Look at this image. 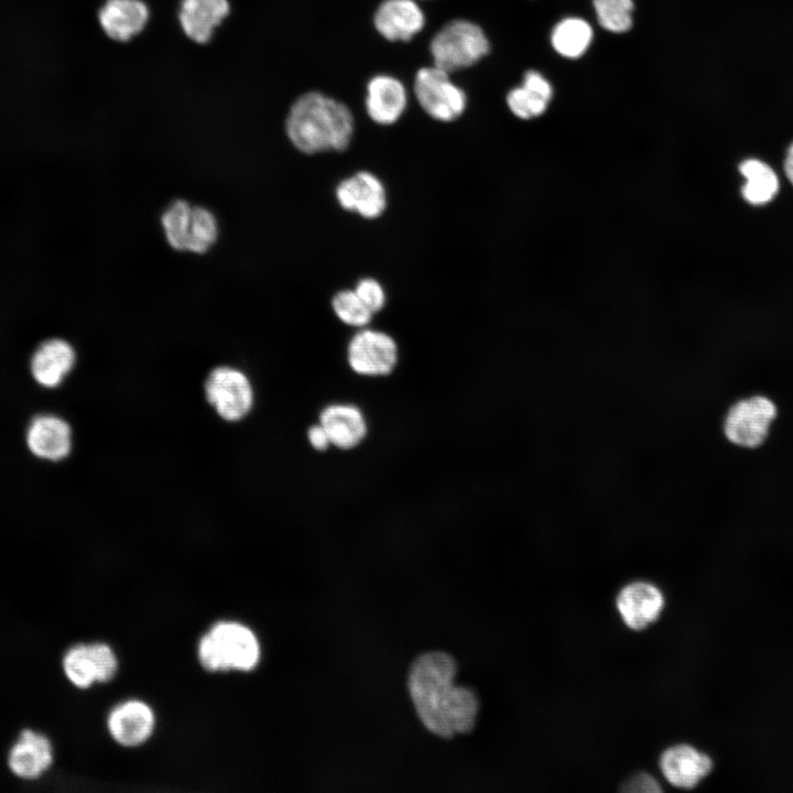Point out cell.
<instances>
[{
	"mask_svg": "<svg viewBox=\"0 0 793 793\" xmlns=\"http://www.w3.org/2000/svg\"><path fill=\"white\" fill-rule=\"evenodd\" d=\"M354 290L373 314L379 313L385 306V290L378 280L370 276L362 278L356 283Z\"/></svg>",
	"mask_w": 793,
	"mask_h": 793,
	"instance_id": "28",
	"label": "cell"
},
{
	"mask_svg": "<svg viewBox=\"0 0 793 793\" xmlns=\"http://www.w3.org/2000/svg\"><path fill=\"white\" fill-rule=\"evenodd\" d=\"M664 606L661 590L647 582H634L624 586L618 597V611L624 623L641 630L655 621Z\"/></svg>",
	"mask_w": 793,
	"mask_h": 793,
	"instance_id": "12",
	"label": "cell"
},
{
	"mask_svg": "<svg viewBox=\"0 0 793 793\" xmlns=\"http://www.w3.org/2000/svg\"><path fill=\"white\" fill-rule=\"evenodd\" d=\"M446 70L433 66L421 68L415 76L414 91L420 106L433 119L450 122L465 110V93L456 86Z\"/></svg>",
	"mask_w": 793,
	"mask_h": 793,
	"instance_id": "8",
	"label": "cell"
},
{
	"mask_svg": "<svg viewBox=\"0 0 793 793\" xmlns=\"http://www.w3.org/2000/svg\"><path fill=\"white\" fill-rule=\"evenodd\" d=\"M162 227L167 242L176 250L203 253L216 241L218 225L206 208L176 200L162 216Z\"/></svg>",
	"mask_w": 793,
	"mask_h": 793,
	"instance_id": "5",
	"label": "cell"
},
{
	"mask_svg": "<svg viewBox=\"0 0 793 793\" xmlns=\"http://www.w3.org/2000/svg\"><path fill=\"white\" fill-rule=\"evenodd\" d=\"M335 198L344 210L368 220L381 217L388 206L387 188L370 171H358L343 178L336 185Z\"/></svg>",
	"mask_w": 793,
	"mask_h": 793,
	"instance_id": "10",
	"label": "cell"
},
{
	"mask_svg": "<svg viewBox=\"0 0 793 793\" xmlns=\"http://www.w3.org/2000/svg\"><path fill=\"white\" fill-rule=\"evenodd\" d=\"M600 25L613 33L628 31L632 24V0H594Z\"/></svg>",
	"mask_w": 793,
	"mask_h": 793,
	"instance_id": "27",
	"label": "cell"
},
{
	"mask_svg": "<svg viewBox=\"0 0 793 793\" xmlns=\"http://www.w3.org/2000/svg\"><path fill=\"white\" fill-rule=\"evenodd\" d=\"M205 394L226 421L245 417L253 404V391L247 376L231 367L214 369L205 382Z\"/></svg>",
	"mask_w": 793,
	"mask_h": 793,
	"instance_id": "9",
	"label": "cell"
},
{
	"mask_svg": "<svg viewBox=\"0 0 793 793\" xmlns=\"http://www.w3.org/2000/svg\"><path fill=\"white\" fill-rule=\"evenodd\" d=\"M738 171L745 180L740 193L748 204L765 205L778 194L779 177L764 161L754 157L745 159L739 163Z\"/></svg>",
	"mask_w": 793,
	"mask_h": 793,
	"instance_id": "23",
	"label": "cell"
},
{
	"mask_svg": "<svg viewBox=\"0 0 793 793\" xmlns=\"http://www.w3.org/2000/svg\"><path fill=\"white\" fill-rule=\"evenodd\" d=\"M198 656L208 671H250L259 662L260 647L256 634L248 627L220 621L200 639Z\"/></svg>",
	"mask_w": 793,
	"mask_h": 793,
	"instance_id": "3",
	"label": "cell"
},
{
	"mask_svg": "<svg viewBox=\"0 0 793 793\" xmlns=\"http://www.w3.org/2000/svg\"><path fill=\"white\" fill-rule=\"evenodd\" d=\"M405 106L406 93L399 79L378 75L368 83L366 110L376 123L389 126L397 122Z\"/></svg>",
	"mask_w": 793,
	"mask_h": 793,
	"instance_id": "18",
	"label": "cell"
},
{
	"mask_svg": "<svg viewBox=\"0 0 793 793\" xmlns=\"http://www.w3.org/2000/svg\"><path fill=\"white\" fill-rule=\"evenodd\" d=\"M373 23L389 41H409L425 23L424 13L414 0H384L378 7Z\"/></svg>",
	"mask_w": 793,
	"mask_h": 793,
	"instance_id": "14",
	"label": "cell"
},
{
	"mask_svg": "<svg viewBox=\"0 0 793 793\" xmlns=\"http://www.w3.org/2000/svg\"><path fill=\"white\" fill-rule=\"evenodd\" d=\"M455 660L445 652H428L412 664L409 688L415 709L432 732L452 737L475 725L478 699L467 687L456 686Z\"/></svg>",
	"mask_w": 793,
	"mask_h": 793,
	"instance_id": "1",
	"label": "cell"
},
{
	"mask_svg": "<svg viewBox=\"0 0 793 793\" xmlns=\"http://www.w3.org/2000/svg\"><path fill=\"white\" fill-rule=\"evenodd\" d=\"M75 363L73 347L63 339L42 343L31 359V372L41 385L57 387Z\"/></svg>",
	"mask_w": 793,
	"mask_h": 793,
	"instance_id": "19",
	"label": "cell"
},
{
	"mask_svg": "<svg viewBox=\"0 0 793 793\" xmlns=\"http://www.w3.org/2000/svg\"><path fill=\"white\" fill-rule=\"evenodd\" d=\"M489 48L485 32L467 20L448 22L431 42L434 65L447 73L474 65Z\"/></svg>",
	"mask_w": 793,
	"mask_h": 793,
	"instance_id": "4",
	"label": "cell"
},
{
	"mask_svg": "<svg viewBox=\"0 0 793 793\" xmlns=\"http://www.w3.org/2000/svg\"><path fill=\"white\" fill-rule=\"evenodd\" d=\"M30 450L37 457L61 460L72 448V431L67 422L54 415L36 416L26 433Z\"/></svg>",
	"mask_w": 793,
	"mask_h": 793,
	"instance_id": "17",
	"label": "cell"
},
{
	"mask_svg": "<svg viewBox=\"0 0 793 793\" xmlns=\"http://www.w3.org/2000/svg\"><path fill=\"white\" fill-rule=\"evenodd\" d=\"M776 416V405L763 395H752L734 403L724 420L726 438L740 447L756 448L764 443Z\"/></svg>",
	"mask_w": 793,
	"mask_h": 793,
	"instance_id": "6",
	"label": "cell"
},
{
	"mask_svg": "<svg viewBox=\"0 0 793 793\" xmlns=\"http://www.w3.org/2000/svg\"><path fill=\"white\" fill-rule=\"evenodd\" d=\"M67 678L79 688H87L97 682L96 661L90 644H76L63 658Z\"/></svg>",
	"mask_w": 793,
	"mask_h": 793,
	"instance_id": "25",
	"label": "cell"
},
{
	"mask_svg": "<svg viewBox=\"0 0 793 793\" xmlns=\"http://www.w3.org/2000/svg\"><path fill=\"white\" fill-rule=\"evenodd\" d=\"M228 12L227 0H183L180 22L189 39L197 43H206L214 28Z\"/></svg>",
	"mask_w": 793,
	"mask_h": 793,
	"instance_id": "21",
	"label": "cell"
},
{
	"mask_svg": "<svg viewBox=\"0 0 793 793\" xmlns=\"http://www.w3.org/2000/svg\"><path fill=\"white\" fill-rule=\"evenodd\" d=\"M783 167L787 180L793 185V141L786 149Z\"/></svg>",
	"mask_w": 793,
	"mask_h": 793,
	"instance_id": "32",
	"label": "cell"
},
{
	"mask_svg": "<svg viewBox=\"0 0 793 793\" xmlns=\"http://www.w3.org/2000/svg\"><path fill=\"white\" fill-rule=\"evenodd\" d=\"M551 98L550 83L539 72L529 70L522 85L509 91L507 104L517 118L532 120L546 111Z\"/></svg>",
	"mask_w": 793,
	"mask_h": 793,
	"instance_id": "22",
	"label": "cell"
},
{
	"mask_svg": "<svg viewBox=\"0 0 793 793\" xmlns=\"http://www.w3.org/2000/svg\"><path fill=\"white\" fill-rule=\"evenodd\" d=\"M96 661L97 682L110 681L117 671V659L113 651L105 643L90 644Z\"/></svg>",
	"mask_w": 793,
	"mask_h": 793,
	"instance_id": "29",
	"label": "cell"
},
{
	"mask_svg": "<svg viewBox=\"0 0 793 793\" xmlns=\"http://www.w3.org/2000/svg\"><path fill=\"white\" fill-rule=\"evenodd\" d=\"M660 768L671 784L691 789L709 774L713 761L709 756L689 745H676L662 753Z\"/></svg>",
	"mask_w": 793,
	"mask_h": 793,
	"instance_id": "13",
	"label": "cell"
},
{
	"mask_svg": "<svg viewBox=\"0 0 793 793\" xmlns=\"http://www.w3.org/2000/svg\"><path fill=\"white\" fill-rule=\"evenodd\" d=\"M590 25L578 18H567L557 23L552 32L551 42L554 50L564 57L582 56L591 43Z\"/></svg>",
	"mask_w": 793,
	"mask_h": 793,
	"instance_id": "24",
	"label": "cell"
},
{
	"mask_svg": "<svg viewBox=\"0 0 793 793\" xmlns=\"http://www.w3.org/2000/svg\"><path fill=\"white\" fill-rule=\"evenodd\" d=\"M318 423L326 431L332 446L352 449L368 434V423L361 409L351 403H332L319 413Z\"/></svg>",
	"mask_w": 793,
	"mask_h": 793,
	"instance_id": "11",
	"label": "cell"
},
{
	"mask_svg": "<svg viewBox=\"0 0 793 793\" xmlns=\"http://www.w3.org/2000/svg\"><path fill=\"white\" fill-rule=\"evenodd\" d=\"M626 792L655 793L661 791L659 782L648 773H639L630 778L622 787Z\"/></svg>",
	"mask_w": 793,
	"mask_h": 793,
	"instance_id": "30",
	"label": "cell"
},
{
	"mask_svg": "<svg viewBox=\"0 0 793 793\" xmlns=\"http://www.w3.org/2000/svg\"><path fill=\"white\" fill-rule=\"evenodd\" d=\"M399 361L395 339L385 332L363 327L348 341L347 362L361 377H387Z\"/></svg>",
	"mask_w": 793,
	"mask_h": 793,
	"instance_id": "7",
	"label": "cell"
},
{
	"mask_svg": "<svg viewBox=\"0 0 793 793\" xmlns=\"http://www.w3.org/2000/svg\"><path fill=\"white\" fill-rule=\"evenodd\" d=\"M53 762V748L42 734L23 730L11 747L8 757L10 770L19 778L33 780L41 776Z\"/></svg>",
	"mask_w": 793,
	"mask_h": 793,
	"instance_id": "16",
	"label": "cell"
},
{
	"mask_svg": "<svg viewBox=\"0 0 793 793\" xmlns=\"http://www.w3.org/2000/svg\"><path fill=\"white\" fill-rule=\"evenodd\" d=\"M148 18V8L140 0H107L99 11L104 31L117 41H128L139 33Z\"/></svg>",
	"mask_w": 793,
	"mask_h": 793,
	"instance_id": "20",
	"label": "cell"
},
{
	"mask_svg": "<svg viewBox=\"0 0 793 793\" xmlns=\"http://www.w3.org/2000/svg\"><path fill=\"white\" fill-rule=\"evenodd\" d=\"M330 305L335 316L343 324L358 329L367 327L374 316L354 289L336 292L332 297Z\"/></svg>",
	"mask_w": 793,
	"mask_h": 793,
	"instance_id": "26",
	"label": "cell"
},
{
	"mask_svg": "<svg viewBox=\"0 0 793 793\" xmlns=\"http://www.w3.org/2000/svg\"><path fill=\"white\" fill-rule=\"evenodd\" d=\"M107 725L110 735L117 742L126 747H135L151 736L154 715L145 703L128 700L111 710Z\"/></svg>",
	"mask_w": 793,
	"mask_h": 793,
	"instance_id": "15",
	"label": "cell"
},
{
	"mask_svg": "<svg viewBox=\"0 0 793 793\" xmlns=\"http://www.w3.org/2000/svg\"><path fill=\"white\" fill-rule=\"evenodd\" d=\"M307 438L311 446L318 452L327 450L329 446H332L326 431L319 423L314 424L308 428Z\"/></svg>",
	"mask_w": 793,
	"mask_h": 793,
	"instance_id": "31",
	"label": "cell"
},
{
	"mask_svg": "<svg viewBox=\"0 0 793 793\" xmlns=\"http://www.w3.org/2000/svg\"><path fill=\"white\" fill-rule=\"evenodd\" d=\"M286 134L305 154L344 152L354 134V117L346 105L317 91L306 93L291 107Z\"/></svg>",
	"mask_w": 793,
	"mask_h": 793,
	"instance_id": "2",
	"label": "cell"
}]
</instances>
